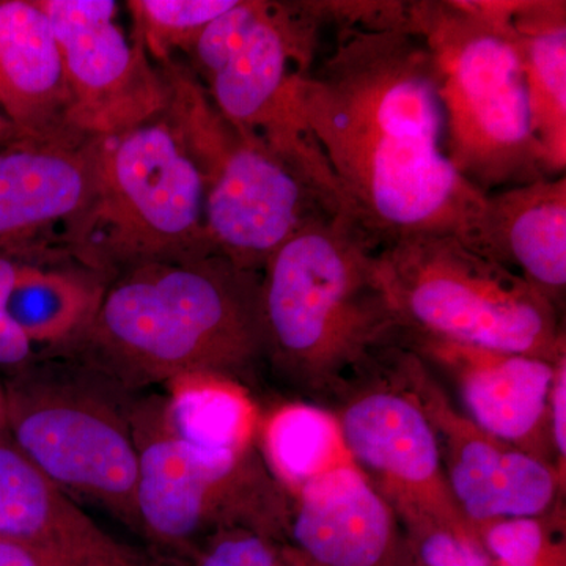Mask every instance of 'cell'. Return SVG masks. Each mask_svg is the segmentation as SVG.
<instances>
[{"label": "cell", "mask_w": 566, "mask_h": 566, "mask_svg": "<svg viewBox=\"0 0 566 566\" xmlns=\"http://www.w3.org/2000/svg\"><path fill=\"white\" fill-rule=\"evenodd\" d=\"M480 545L501 565L535 566L545 547V532L538 517H510L475 531Z\"/></svg>", "instance_id": "obj_26"}, {"label": "cell", "mask_w": 566, "mask_h": 566, "mask_svg": "<svg viewBox=\"0 0 566 566\" xmlns=\"http://www.w3.org/2000/svg\"><path fill=\"white\" fill-rule=\"evenodd\" d=\"M392 348L337 397L346 453L408 531L442 526L476 538L450 493L433 424L395 371Z\"/></svg>", "instance_id": "obj_11"}, {"label": "cell", "mask_w": 566, "mask_h": 566, "mask_svg": "<svg viewBox=\"0 0 566 566\" xmlns=\"http://www.w3.org/2000/svg\"><path fill=\"white\" fill-rule=\"evenodd\" d=\"M51 356L133 394L196 375L243 385L264 363L262 273L218 252L137 264L107 281L91 322Z\"/></svg>", "instance_id": "obj_2"}, {"label": "cell", "mask_w": 566, "mask_h": 566, "mask_svg": "<svg viewBox=\"0 0 566 566\" xmlns=\"http://www.w3.org/2000/svg\"><path fill=\"white\" fill-rule=\"evenodd\" d=\"M167 115L203 177L208 241L240 270L262 273L304 227L342 214L311 175L260 142L241 139L191 77L174 81Z\"/></svg>", "instance_id": "obj_8"}, {"label": "cell", "mask_w": 566, "mask_h": 566, "mask_svg": "<svg viewBox=\"0 0 566 566\" xmlns=\"http://www.w3.org/2000/svg\"><path fill=\"white\" fill-rule=\"evenodd\" d=\"M99 144L66 132L0 148V252L28 249L55 227L65 234L91 202Z\"/></svg>", "instance_id": "obj_15"}, {"label": "cell", "mask_w": 566, "mask_h": 566, "mask_svg": "<svg viewBox=\"0 0 566 566\" xmlns=\"http://www.w3.org/2000/svg\"><path fill=\"white\" fill-rule=\"evenodd\" d=\"M400 344L450 376L480 430L551 464L543 433L557 363L403 331Z\"/></svg>", "instance_id": "obj_14"}, {"label": "cell", "mask_w": 566, "mask_h": 566, "mask_svg": "<svg viewBox=\"0 0 566 566\" xmlns=\"http://www.w3.org/2000/svg\"><path fill=\"white\" fill-rule=\"evenodd\" d=\"M166 403L170 423L185 441L212 450L251 449L256 411L240 382L186 376L167 385Z\"/></svg>", "instance_id": "obj_22"}, {"label": "cell", "mask_w": 566, "mask_h": 566, "mask_svg": "<svg viewBox=\"0 0 566 566\" xmlns=\"http://www.w3.org/2000/svg\"><path fill=\"white\" fill-rule=\"evenodd\" d=\"M61 50L71 93L70 123L92 137H111L159 117L169 84L139 39L129 43L112 0H35Z\"/></svg>", "instance_id": "obj_12"}, {"label": "cell", "mask_w": 566, "mask_h": 566, "mask_svg": "<svg viewBox=\"0 0 566 566\" xmlns=\"http://www.w3.org/2000/svg\"><path fill=\"white\" fill-rule=\"evenodd\" d=\"M61 50L35 0H0V109L21 137L76 132ZM80 133V132H77Z\"/></svg>", "instance_id": "obj_18"}, {"label": "cell", "mask_w": 566, "mask_h": 566, "mask_svg": "<svg viewBox=\"0 0 566 566\" xmlns=\"http://www.w3.org/2000/svg\"><path fill=\"white\" fill-rule=\"evenodd\" d=\"M20 251L0 252V367H24L31 363L33 346L9 315L11 286L22 260Z\"/></svg>", "instance_id": "obj_28"}, {"label": "cell", "mask_w": 566, "mask_h": 566, "mask_svg": "<svg viewBox=\"0 0 566 566\" xmlns=\"http://www.w3.org/2000/svg\"><path fill=\"white\" fill-rule=\"evenodd\" d=\"M403 333L557 363L560 308L531 283L452 237L401 241L376 253Z\"/></svg>", "instance_id": "obj_7"}, {"label": "cell", "mask_w": 566, "mask_h": 566, "mask_svg": "<svg viewBox=\"0 0 566 566\" xmlns=\"http://www.w3.org/2000/svg\"><path fill=\"white\" fill-rule=\"evenodd\" d=\"M62 244L106 281L137 264L216 252L205 229L202 174L166 112L102 137L91 202Z\"/></svg>", "instance_id": "obj_5"}, {"label": "cell", "mask_w": 566, "mask_h": 566, "mask_svg": "<svg viewBox=\"0 0 566 566\" xmlns=\"http://www.w3.org/2000/svg\"><path fill=\"white\" fill-rule=\"evenodd\" d=\"M266 465L279 485L296 493L334 465L352 460L334 415L322 406H283L263 428Z\"/></svg>", "instance_id": "obj_23"}, {"label": "cell", "mask_w": 566, "mask_h": 566, "mask_svg": "<svg viewBox=\"0 0 566 566\" xmlns=\"http://www.w3.org/2000/svg\"><path fill=\"white\" fill-rule=\"evenodd\" d=\"M531 128L549 177L566 169L565 2H516L512 13Z\"/></svg>", "instance_id": "obj_20"}, {"label": "cell", "mask_w": 566, "mask_h": 566, "mask_svg": "<svg viewBox=\"0 0 566 566\" xmlns=\"http://www.w3.org/2000/svg\"><path fill=\"white\" fill-rule=\"evenodd\" d=\"M294 495L289 531L312 565L411 566L397 513L352 460Z\"/></svg>", "instance_id": "obj_16"}, {"label": "cell", "mask_w": 566, "mask_h": 566, "mask_svg": "<svg viewBox=\"0 0 566 566\" xmlns=\"http://www.w3.org/2000/svg\"><path fill=\"white\" fill-rule=\"evenodd\" d=\"M499 566H512V565H501V564H499ZM535 566H536V565H535Z\"/></svg>", "instance_id": "obj_32"}, {"label": "cell", "mask_w": 566, "mask_h": 566, "mask_svg": "<svg viewBox=\"0 0 566 566\" xmlns=\"http://www.w3.org/2000/svg\"><path fill=\"white\" fill-rule=\"evenodd\" d=\"M515 6L406 2L405 29L438 73L450 163L485 196L549 177L531 128Z\"/></svg>", "instance_id": "obj_4"}, {"label": "cell", "mask_w": 566, "mask_h": 566, "mask_svg": "<svg viewBox=\"0 0 566 566\" xmlns=\"http://www.w3.org/2000/svg\"><path fill=\"white\" fill-rule=\"evenodd\" d=\"M0 538L70 566H151L41 474L0 423Z\"/></svg>", "instance_id": "obj_17"}, {"label": "cell", "mask_w": 566, "mask_h": 566, "mask_svg": "<svg viewBox=\"0 0 566 566\" xmlns=\"http://www.w3.org/2000/svg\"><path fill=\"white\" fill-rule=\"evenodd\" d=\"M482 253L523 275L556 307L566 290V177L486 193Z\"/></svg>", "instance_id": "obj_19"}, {"label": "cell", "mask_w": 566, "mask_h": 566, "mask_svg": "<svg viewBox=\"0 0 566 566\" xmlns=\"http://www.w3.org/2000/svg\"><path fill=\"white\" fill-rule=\"evenodd\" d=\"M376 253L337 214L304 227L264 264V363L300 392L337 398L400 344Z\"/></svg>", "instance_id": "obj_3"}, {"label": "cell", "mask_w": 566, "mask_h": 566, "mask_svg": "<svg viewBox=\"0 0 566 566\" xmlns=\"http://www.w3.org/2000/svg\"><path fill=\"white\" fill-rule=\"evenodd\" d=\"M275 538L259 528H221L193 551V566H285Z\"/></svg>", "instance_id": "obj_25"}, {"label": "cell", "mask_w": 566, "mask_h": 566, "mask_svg": "<svg viewBox=\"0 0 566 566\" xmlns=\"http://www.w3.org/2000/svg\"><path fill=\"white\" fill-rule=\"evenodd\" d=\"M0 566H70L32 547L0 538Z\"/></svg>", "instance_id": "obj_30"}, {"label": "cell", "mask_w": 566, "mask_h": 566, "mask_svg": "<svg viewBox=\"0 0 566 566\" xmlns=\"http://www.w3.org/2000/svg\"><path fill=\"white\" fill-rule=\"evenodd\" d=\"M134 395L84 365L51 356L24 365L3 387L0 423L54 485L140 534Z\"/></svg>", "instance_id": "obj_6"}, {"label": "cell", "mask_w": 566, "mask_h": 566, "mask_svg": "<svg viewBox=\"0 0 566 566\" xmlns=\"http://www.w3.org/2000/svg\"><path fill=\"white\" fill-rule=\"evenodd\" d=\"M409 535L422 566H490L485 551L474 536L442 526L411 528Z\"/></svg>", "instance_id": "obj_27"}, {"label": "cell", "mask_w": 566, "mask_h": 566, "mask_svg": "<svg viewBox=\"0 0 566 566\" xmlns=\"http://www.w3.org/2000/svg\"><path fill=\"white\" fill-rule=\"evenodd\" d=\"M323 28L314 2L251 0L240 31L203 77L212 106L241 139L260 142L337 196L296 95L301 74L318 54Z\"/></svg>", "instance_id": "obj_10"}, {"label": "cell", "mask_w": 566, "mask_h": 566, "mask_svg": "<svg viewBox=\"0 0 566 566\" xmlns=\"http://www.w3.org/2000/svg\"><path fill=\"white\" fill-rule=\"evenodd\" d=\"M17 137H20L18 136L17 129H14L9 118L0 111V148H2L3 145L10 144V142L17 139Z\"/></svg>", "instance_id": "obj_31"}, {"label": "cell", "mask_w": 566, "mask_h": 566, "mask_svg": "<svg viewBox=\"0 0 566 566\" xmlns=\"http://www.w3.org/2000/svg\"><path fill=\"white\" fill-rule=\"evenodd\" d=\"M296 85L342 216L376 251L452 237L482 253L485 193L447 153L446 115L427 44L406 29L337 28Z\"/></svg>", "instance_id": "obj_1"}, {"label": "cell", "mask_w": 566, "mask_h": 566, "mask_svg": "<svg viewBox=\"0 0 566 566\" xmlns=\"http://www.w3.org/2000/svg\"><path fill=\"white\" fill-rule=\"evenodd\" d=\"M234 3L237 0H132L128 9L145 50L167 62L174 51L191 52L205 28Z\"/></svg>", "instance_id": "obj_24"}, {"label": "cell", "mask_w": 566, "mask_h": 566, "mask_svg": "<svg viewBox=\"0 0 566 566\" xmlns=\"http://www.w3.org/2000/svg\"><path fill=\"white\" fill-rule=\"evenodd\" d=\"M566 357L562 356L556 364L553 389L549 397L551 438L556 450L557 463L565 472L566 458Z\"/></svg>", "instance_id": "obj_29"}, {"label": "cell", "mask_w": 566, "mask_h": 566, "mask_svg": "<svg viewBox=\"0 0 566 566\" xmlns=\"http://www.w3.org/2000/svg\"><path fill=\"white\" fill-rule=\"evenodd\" d=\"M390 359L433 424L450 493L474 532L494 521L545 515L556 501L557 469L458 412L433 370L405 345L395 346Z\"/></svg>", "instance_id": "obj_13"}, {"label": "cell", "mask_w": 566, "mask_h": 566, "mask_svg": "<svg viewBox=\"0 0 566 566\" xmlns=\"http://www.w3.org/2000/svg\"><path fill=\"white\" fill-rule=\"evenodd\" d=\"M51 260H22L9 296V315L32 346L51 354L70 344L91 322L106 279L87 268H63Z\"/></svg>", "instance_id": "obj_21"}, {"label": "cell", "mask_w": 566, "mask_h": 566, "mask_svg": "<svg viewBox=\"0 0 566 566\" xmlns=\"http://www.w3.org/2000/svg\"><path fill=\"white\" fill-rule=\"evenodd\" d=\"M136 505L140 535L175 556H191L227 527L279 535L289 528L285 495L266 464L241 452L193 446L178 436L166 395H134Z\"/></svg>", "instance_id": "obj_9"}]
</instances>
